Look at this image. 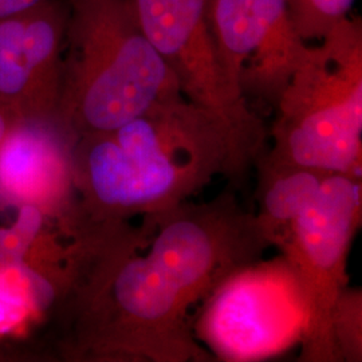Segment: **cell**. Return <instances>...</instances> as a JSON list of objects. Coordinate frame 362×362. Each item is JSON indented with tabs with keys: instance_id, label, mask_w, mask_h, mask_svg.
<instances>
[{
	"instance_id": "cell-1",
	"label": "cell",
	"mask_w": 362,
	"mask_h": 362,
	"mask_svg": "<svg viewBox=\"0 0 362 362\" xmlns=\"http://www.w3.org/2000/svg\"><path fill=\"white\" fill-rule=\"evenodd\" d=\"M86 139V187L98 207L116 215L165 212L188 202L218 175L240 179L255 164L223 118L184 95Z\"/></svg>"
},
{
	"instance_id": "cell-2",
	"label": "cell",
	"mask_w": 362,
	"mask_h": 362,
	"mask_svg": "<svg viewBox=\"0 0 362 362\" xmlns=\"http://www.w3.org/2000/svg\"><path fill=\"white\" fill-rule=\"evenodd\" d=\"M61 107L88 134L109 133L182 95L177 79L139 25L130 0H65Z\"/></svg>"
},
{
	"instance_id": "cell-3",
	"label": "cell",
	"mask_w": 362,
	"mask_h": 362,
	"mask_svg": "<svg viewBox=\"0 0 362 362\" xmlns=\"http://www.w3.org/2000/svg\"><path fill=\"white\" fill-rule=\"evenodd\" d=\"M308 46L275 105L272 155L362 177V23L346 16Z\"/></svg>"
},
{
	"instance_id": "cell-4",
	"label": "cell",
	"mask_w": 362,
	"mask_h": 362,
	"mask_svg": "<svg viewBox=\"0 0 362 362\" xmlns=\"http://www.w3.org/2000/svg\"><path fill=\"white\" fill-rule=\"evenodd\" d=\"M361 180L330 173L275 245L282 251L305 303L300 361L338 362L332 315L337 299L349 286L348 255L361 224Z\"/></svg>"
},
{
	"instance_id": "cell-5",
	"label": "cell",
	"mask_w": 362,
	"mask_h": 362,
	"mask_svg": "<svg viewBox=\"0 0 362 362\" xmlns=\"http://www.w3.org/2000/svg\"><path fill=\"white\" fill-rule=\"evenodd\" d=\"M149 223L119 238L105 278V324L110 348L130 360L206 362L194 334L191 308L148 254Z\"/></svg>"
},
{
	"instance_id": "cell-6",
	"label": "cell",
	"mask_w": 362,
	"mask_h": 362,
	"mask_svg": "<svg viewBox=\"0 0 362 362\" xmlns=\"http://www.w3.org/2000/svg\"><path fill=\"white\" fill-rule=\"evenodd\" d=\"M144 218L149 223L148 254L191 309L272 247L255 214L240 207L233 194L200 204L185 202Z\"/></svg>"
},
{
	"instance_id": "cell-7",
	"label": "cell",
	"mask_w": 362,
	"mask_h": 362,
	"mask_svg": "<svg viewBox=\"0 0 362 362\" xmlns=\"http://www.w3.org/2000/svg\"><path fill=\"white\" fill-rule=\"evenodd\" d=\"M145 37L192 104L223 118L258 158L264 128L221 69L209 26V0H130Z\"/></svg>"
},
{
	"instance_id": "cell-8",
	"label": "cell",
	"mask_w": 362,
	"mask_h": 362,
	"mask_svg": "<svg viewBox=\"0 0 362 362\" xmlns=\"http://www.w3.org/2000/svg\"><path fill=\"white\" fill-rule=\"evenodd\" d=\"M207 299L200 332L224 360L263 358L303 334L305 303L284 258L248 266Z\"/></svg>"
},
{
	"instance_id": "cell-9",
	"label": "cell",
	"mask_w": 362,
	"mask_h": 362,
	"mask_svg": "<svg viewBox=\"0 0 362 362\" xmlns=\"http://www.w3.org/2000/svg\"><path fill=\"white\" fill-rule=\"evenodd\" d=\"M209 26L233 88L248 104L274 109L309 46L287 0H209Z\"/></svg>"
},
{
	"instance_id": "cell-10",
	"label": "cell",
	"mask_w": 362,
	"mask_h": 362,
	"mask_svg": "<svg viewBox=\"0 0 362 362\" xmlns=\"http://www.w3.org/2000/svg\"><path fill=\"white\" fill-rule=\"evenodd\" d=\"M67 7L46 0L0 21V104L47 113L61 106Z\"/></svg>"
},
{
	"instance_id": "cell-11",
	"label": "cell",
	"mask_w": 362,
	"mask_h": 362,
	"mask_svg": "<svg viewBox=\"0 0 362 362\" xmlns=\"http://www.w3.org/2000/svg\"><path fill=\"white\" fill-rule=\"evenodd\" d=\"M65 156L43 125L15 127L0 144V192L16 200L42 199L65 181Z\"/></svg>"
},
{
	"instance_id": "cell-12",
	"label": "cell",
	"mask_w": 362,
	"mask_h": 362,
	"mask_svg": "<svg viewBox=\"0 0 362 362\" xmlns=\"http://www.w3.org/2000/svg\"><path fill=\"white\" fill-rule=\"evenodd\" d=\"M258 214L255 215L272 246L320 192L330 172L288 163L267 153L257 161Z\"/></svg>"
},
{
	"instance_id": "cell-13",
	"label": "cell",
	"mask_w": 362,
	"mask_h": 362,
	"mask_svg": "<svg viewBox=\"0 0 362 362\" xmlns=\"http://www.w3.org/2000/svg\"><path fill=\"white\" fill-rule=\"evenodd\" d=\"M332 337L338 362L362 361V293L348 286L332 315Z\"/></svg>"
},
{
	"instance_id": "cell-14",
	"label": "cell",
	"mask_w": 362,
	"mask_h": 362,
	"mask_svg": "<svg viewBox=\"0 0 362 362\" xmlns=\"http://www.w3.org/2000/svg\"><path fill=\"white\" fill-rule=\"evenodd\" d=\"M356 0H287L288 13L300 38L306 40L325 35L349 16Z\"/></svg>"
},
{
	"instance_id": "cell-15",
	"label": "cell",
	"mask_w": 362,
	"mask_h": 362,
	"mask_svg": "<svg viewBox=\"0 0 362 362\" xmlns=\"http://www.w3.org/2000/svg\"><path fill=\"white\" fill-rule=\"evenodd\" d=\"M30 306V294L22 279L11 270L0 269V334L10 333L22 324Z\"/></svg>"
},
{
	"instance_id": "cell-16",
	"label": "cell",
	"mask_w": 362,
	"mask_h": 362,
	"mask_svg": "<svg viewBox=\"0 0 362 362\" xmlns=\"http://www.w3.org/2000/svg\"><path fill=\"white\" fill-rule=\"evenodd\" d=\"M46 0H0V21L13 13L25 11Z\"/></svg>"
},
{
	"instance_id": "cell-17",
	"label": "cell",
	"mask_w": 362,
	"mask_h": 362,
	"mask_svg": "<svg viewBox=\"0 0 362 362\" xmlns=\"http://www.w3.org/2000/svg\"><path fill=\"white\" fill-rule=\"evenodd\" d=\"M8 109H6L3 105L0 104V144L4 140L6 134L10 129V121H8Z\"/></svg>"
}]
</instances>
